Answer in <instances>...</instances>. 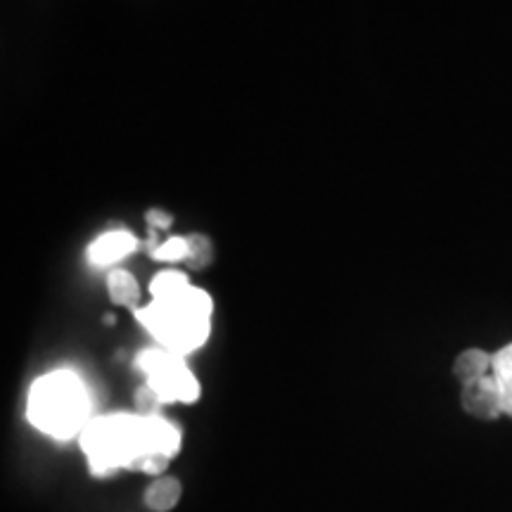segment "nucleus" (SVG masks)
Returning a JSON list of instances; mask_svg holds the SVG:
<instances>
[{
  "instance_id": "nucleus-1",
  "label": "nucleus",
  "mask_w": 512,
  "mask_h": 512,
  "mask_svg": "<svg viewBox=\"0 0 512 512\" xmlns=\"http://www.w3.org/2000/svg\"><path fill=\"white\" fill-rule=\"evenodd\" d=\"M81 446L95 475H110L119 467L157 475L181 448V432L159 415L114 413L88 422Z\"/></svg>"
},
{
  "instance_id": "nucleus-2",
  "label": "nucleus",
  "mask_w": 512,
  "mask_h": 512,
  "mask_svg": "<svg viewBox=\"0 0 512 512\" xmlns=\"http://www.w3.org/2000/svg\"><path fill=\"white\" fill-rule=\"evenodd\" d=\"M211 297L200 287H183L136 311L140 325L157 339L159 347L178 356L192 354L207 342L211 330Z\"/></svg>"
},
{
  "instance_id": "nucleus-3",
  "label": "nucleus",
  "mask_w": 512,
  "mask_h": 512,
  "mask_svg": "<svg viewBox=\"0 0 512 512\" xmlns=\"http://www.w3.org/2000/svg\"><path fill=\"white\" fill-rule=\"evenodd\" d=\"M88 394L81 377L72 370H55L31 384L27 401V418L38 432L53 439L81 437L88 418Z\"/></svg>"
},
{
  "instance_id": "nucleus-4",
  "label": "nucleus",
  "mask_w": 512,
  "mask_h": 512,
  "mask_svg": "<svg viewBox=\"0 0 512 512\" xmlns=\"http://www.w3.org/2000/svg\"><path fill=\"white\" fill-rule=\"evenodd\" d=\"M136 366L147 377V387L157 394L162 403H195L200 399V382L190 373L183 356L162 347L145 349L138 356Z\"/></svg>"
},
{
  "instance_id": "nucleus-5",
  "label": "nucleus",
  "mask_w": 512,
  "mask_h": 512,
  "mask_svg": "<svg viewBox=\"0 0 512 512\" xmlns=\"http://www.w3.org/2000/svg\"><path fill=\"white\" fill-rule=\"evenodd\" d=\"M463 408L470 415L482 420H496L498 415H503V399L501 389L494 373H489L482 380L470 382L463 387Z\"/></svg>"
},
{
  "instance_id": "nucleus-6",
  "label": "nucleus",
  "mask_w": 512,
  "mask_h": 512,
  "mask_svg": "<svg viewBox=\"0 0 512 512\" xmlns=\"http://www.w3.org/2000/svg\"><path fill=\"white\" fill-rule=\"evenodd\" d=\"M138 240L136 235L126 233V230H112V233L100 235L98 240L88 247V259L95 266H110L117 264L119 259H124L131 252H136Z\"/></svg>"
},
{
  "instance_id": "nucleus-7",
  "label": "nucleus",
  "mask_w": 512,
  "mask_h": 512,
  "mask_svg": "<svg viewBox=\"0 0 512 512\" xmlns=\"http://www.w3.org/2000/svg\"><path fill=\"white\" fill-rule=\"evenodd\" d=\"M491 368H494V356H489L486 351H479V349H470V351H463V354L458 356L456 366H453V373L460 380V384H470V382H477L482 380L491 373Z\"/></svg>"
},
{
  "instance_id": "nucleus-8",
  "label": "nucleus",
  "mask_w": 512,
  "mask_h": 512,
  "mask_svg": "<svg viewBox=\"0 0 512 512\" xmlns=\"http://www.w3.org/2000/svg\"><path fill=\"white\" fill-rule=\"evenodd\" d=\"M107 292H110L112 302L128 309H140V287L128 271H112L107 275Z\"/></svg>"
},
{
  "instance_id": "nucleus-9",
  "label": "nucleus",
  "mask_w": 512,
  "mask_h": 512,
  "mask_svg": "<svg viewBox=\"0 0 512 512\" xmlns=\"http://www.w3.org/2000/svg\"><path fill=\"white\" fill-rule=\"evenodd\" d=\"M178 501H181V484L174 477H159L155 484H150L145 496V503L155 512H169L176 508Z\"/></svg>"
},
{
  "instance_id": "nucleus-10",
  "label": "nucleus",
  "mask_w": 512,
  "mask_h": 512,
  "mask_svg": "<svg viewBox=\"0 0 512 512\" xmlns=\"http://www.w3.org/2000/svg\"><path fill=\"white\" fill-rule=\"evenodd\" d=\"M494 373L498 389H501V399H503V415H510L512 418V344L503 347L501 351L494 354Z\"/></svg>"
},
{
  "instance_id": "nucleus-11",
  "label": "nucleus",
  "mask_w": 512,
  "mask_h": 512,
  "mask_svg": "<svg viewBox=\"0 0 512 512\" xmlns=\"http://www.w3.org/2000/svg\"><path fill=\"white\" fill-rule=\"evenodd\" d=\"M188 285H190L188 278H185L183 273L164 271V273L155 275V280H152V285H150V292H152V297H166V294H174Z\"/></svg>"
},
{
  "instance_id": "nucleus-12",
  "label": "nucleus",
  "mask_w": 512,
  "mask_h": 512,
  "mask_svg": "<svg viewBox=\"0 0 512 512\" xmlns=\"http://www.w3.org/2000/svg\"><path fill=\"white\" fill-rule=\"evenodd\" d=\"M152 256L157 261H188L190 240L188 238H171L164 245L152 249Z\"/></svg>"
},
{
  "instance_id": "nucleus-13",
  "label": "nucleus",
  "mask_w": 512,
  "mask_h": 512,
  "mask_svg": "<svg viewBox=\"0 0 512 512\" xmlns=\"http://www.w3.org/2000/svg\"><path fill=\"white\" fill-rule=\"evenodd\" d=\"M190 240V256L188 261L195 268H202L207 266L209 256H211V249H209V242L207 238H188Z\"/></svg>"
},
{
  "instance_id": "nucleus-14",
  "label": "nucleus",
  "mask_w": 512,
  "mask_h": 512,
  "mask_svg": "<svg viewBox=\"0 0 512 512\" xmlns=\"http://www.w3.org/2000/svg\"><path fill=\"white\" fill-rule=\"evenodd\" d=\"M147 221L152 223L155 228H169L171 226V216L162 209H150L147 211Z\"/></svg>"
}]
</instances>
